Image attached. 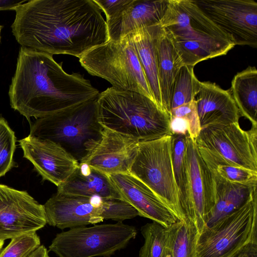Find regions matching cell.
<instances>
[{"label":"cell","instance_id":"cell-26","mask_svg":"<svg viewBox=\"0 0 257 257\" xmlns=\"http://www.w3.org/2000/svg\"><path fill=\"white\" fill-rule=\"evenodd\" d=\"M188 134L186 135H172L173 173L177 187L179 205L183 220H185L189 201L188 176L186 162V142Z\"/></svg>","mask_w":257,"mask_h":257},{"label":"cell","instance_id":"cell-20","mask_svg":"<svg viewBox=\"0 0 257 257\" xmlns=\"http://www.w3.org/2000/svg\"><path fill=\"white\" fill-rule=\"evenodd\" d=\"M57 192L85 197L122 199L109 175L84 163H79L72 175L57 187Z\"/></svg>","mask_w":257,"mask_h":257},{"label":"cell","instance_id":"cell-2","mask_svg":"<svg viewBox=\"0 0 257 257\" xmlns=\"http://www.w3.org/2000/svg\"><path fill=\"white\" fill-rule=\"evenodd\" d=\"M53 55L21 47L9 95L12 108L29 121L96 98L99 90L78 73L68 74Z\"/></svg>","mask_w":257,"mask_h":257},{"label":"cell","instance_id":"cell-5","mask_svg":"<svg viewBox=\"0 0 257 257\" xmlns=\"http://www.w3.org/2000/svg\"><path fill=\"white\" fill-rule=\"evenodd\" d=\"M97 98L36 119L29 135L56 143L83 163L101 141L104 130L98 120Z\"/></svg>","mask_w":257,"mask_h":257},{"label":"cell","instance_id":"cell-42","mask_svg":"<svg viewBox=\"0 0 257 257\" xmlns=\"http://www.w3.org/2000/svg\"><path fill=\"white\" fill-rule=\"evenodd\" d=\"M234 257H237L236 255Z\"/></svg>","mask_w":257,"mask_h":257},{"label":"cell","instance_id":"cell-14","mask_svg":"<svg viewBox=\"0 0 257 257\" xmlns=\"http://www.w3.org/2000/svg\"><path fill=\"white\" fill-rule=\"evenodd\" d=\"M23 157L33 165L44 180L57 187L78 167L79 163L55 143L30 135L19 141Z\"/></svg>","mask_w":257,"mask_h":257},{"label":"cell","instance_id":"cell-12","mask_svg":"<svg viewBox=\"0 0 257 257\" xmlns=\"http://www.w3.org/2000/svg\"><path fill=\"white\" fill-rule=\"evenodd\" d=\"M46 224L43 205L26 191L0 184V239L36 232Z\"/></svg>","mask_w":257,"mask_h":257},{"label":"cell","instance_id":"cell-21","mask_svg":"<svg viewBox=\"0 0 257 257\" xmlns=\"http://www.w3.org/2000/svg\"><path fill=\"white\" fill-rule=\"evenodd\" d=\"M154 41L162 105L170 114L173 85L183 65L170 35L160 25L154 27Z\"/></svg>","mask_w":257,"mask_h":257},{"label":"cell","instance_id":"cell-41","mask_svg":"<svg viewBox=\"0 0 257 257\" xmlns=\"http://www.w3.org/2000/svg\"><path fill=\"white\" fill-rule=\"evenodd\" d=\"M2 28H3V26L0 25V42H1V30H2Z\"/></svg>","mask_w":257,"mask_h":257},{"label":"cell","instance_id":"cell-6","mask_svg":"<svg viewBox=\"0 0 257 257\" xmlns=\"http://www.w3.org/2000/svg\"><path fill=\"white\" fill-rule=\"evenodd\" d=\"M79 62L89 74L105 79L111 87L140 93L155 101L129 35L119 41L109 40L92 48L79 58Z\"/></svg>","mask_w":257,"mask_h":257},{"label":"cell","instance_id":"cell-25","mask_svg":"<svg viewBox=\"0 0 257 257\" xmlns=\"http://www.w3.org/2000/svg\"><path fill=\"white\" fill-rule=\"evenodd\" d=\"M197 147L202 158L213 175L235 183L257 185V172L241 167L209 150Z\"/></svg>","mask_w":257,"mask_h":257},{"label":"cell","instance_id":"cell-19","mask_svg":"<svg viewBox=\"0 0 257 257\" xmlns=\"http://www.w3.org/2000/svg\"><path fill=\"white\" fill-rule=\"evenodd\" d=\"M194 101L201 128L238 122L240 113L229 90L201 82Z\"/></svg>","mask_w":257,"mask_h":257},{"label":"cell","instance_id":"cell-28","mask_svg":"<svg viewBox=\"0 0 257 257\" xmlns=\"http://www.w3.org/2000/svg\"><path fill=\"white\" fill-rule=\"evenodd\" d=\"M193 66L181 67L174 80L171 95V109L194 100L200 86Z\"/></svg>","mask_w":257,"mask_h":257},{"label":"cell","instance_id":"cell-15","mask_svg":"<svg viewBox=\"0 0 257 257\" xmlns=\"http://www.w3.org/2000/svg\"><path fill=\"white\" fill-rule=\"evenodd\" d=\"M101 198L57 192L44 206L47 223L64 229L102 222Z\"/></svg>","mask_w":257,"mask_h":257},{"label":"cell","instance_id":"cell-38","mask_svg":"<svg viewBox=\"0 0 257 257\" xmlns=\"http://www.w3.org/2000/svg\"><path fill=\"white\" fill-rule=\"evenodd\" d=\"M28 257H49L47 249L43 245H40Z\"/></svg>","mask_w":257,"mask_h":257},{"label":"cell","instance_id":"cell-32","mask_svg":"<svg viewBox=\"0 0 257 257\" xmlns=\"http://www.w3.org/2000/svg\"><path fill=\"white\" fill-rule=\"evenodd\" d=\"M101 217L122 222L140 216L139 212L129 203L122 199L101 198Z\"/></svg>","mask_w":257,"mask_h":257},{"label":"cell","instance_id":"cell-9","mask_svg":"<svg viewBox=\"0 0 257 257\" xmlns=\"http://www.w3.org/2000/svg\"><path fill=\"white\" fill-rule=\"evenodd\" d=\"M257 194L237 210L198 236L197 257H234L257 240Z\"/></svg>","mask_w":257,"mask_h":257},{"label":"cell","instance_id":"cell-39","mask_svg":"<svg viewBox=\"0 0 257 257\" xmlns=\"http://www.w3.org/2000/svg\"><path fill=\"white\" fill-rule=\"evenodd\" d=\"M162 257H172L170 251L167 246L164 251Z\"/></svg>","mask_w":257,"mask_h":257},{"label":"cell","instance_id":"cell-16","mask_svg":"<svg viewBox=\"0 0 257 257\" xmlns=\"http://www.w3.org/2000/svg\"><path fill=\"white\" fill-rule=\"evenodd\" d=\"M122 198L140 216L169 227L180 220L169 207L147 185L130 173L109 175Z\"/></svg>","mask_w":257,"mask_h":257},{"label":"cell","instance_id":"cell-22","mask_svg":"<svg viewBox=\"0 0 257 257\" xmlns=\"http://www.w3.org/2000/svg\"><path fill=\"white\" fill-rule=\"evenodd\" d=\"M212 175L214 185L215 204L204 229L214 226L257 194V185L235 183Z\"/></svg>","mask_w":257,"mask_h":257},{"label":"cell","instance_id":"cell-31","mask_svg":"<svg viewBox=\"0 0 257 257\" xmlns=\"http://www.w3.org/2000/svg\"><path fill=\"white\" fill-rule=\"evenodd\" d=\"M41 244L36 232L24 234L11 239L0 251V257H28Z\"/></svg>","mask_w":257,"mask_h":257},{"label":"cell","instance_id":"cell-13","mask_svg":"<svg viewBox=\"0 0 257 257\" xmlns=\"http://www.w3.org/2000/svg\"><path fill=\"white\" fill-rule=\"evenodd\" d=\"M186 162L189 201L185 220L192 223L198 235L204 230L214 206L212 175L202 158L195 142L187 136Z\"/></svg>","mask_w":257,"mask_h":257},{"label":"cell","instance_id":"cell-36","mask_svg":"<svg viewBox=\"0 0 257 257\" xmlns=\"http://www.w3.org/2000/svg\"><path fill=\"white\" fill-rule=\"evenodd\" d=\"M236 255L237 257H257V240L248 244Z\"/></svg>","mask_w":257,"mask_h":257},{"label":"cell","instance_id":"cell-34","mask_svg":"<svg viewBox=\"0 0 257 257\" xmlns=\"http://www.w3.org/2000/svg\"><path fill=\"white\" fill-rule=\"evenodd\" d=\"M101 11L104 13L108 22L122 12L132 0H93Z\"/></svg>","mask_w":257,"mask_h":257},{"label":"cell","instance_id":"cell-29","mask_svg":"<svg viewBox=\"0 0 257 257\" xmlns=\"http://www.w3.org/2000/svg\"><path fill=\"white\" fill-rule=\"evenodd\" d=\"M168 228L153 221L141 227L145 242L139 257H162L166 247Z\"/></svg>","mask_w":257,"mask_h":257},{"label":"cell","instance_id":"cell-8","mask_svg":"<svg viewBox=\"0 0 257 257\" xmlns=\"http://www.w3.org/2000/svg\"><path fill=\"white\" fill-rule=\"evenodd\" d=\"M129 173L150 188L183 220L173 173L172 135L139 142Z\"/></svg>","mask_w":257,"mask_h":257},{"label":"cell","instance_id":"cell-40","mask_svg":"<svg viewBox=\"0 0 257 257\" xmlns=\"http://www.w3.org/2000/svg\"><path fill=\"white\" fill-rule=\"evenodd\" d=\"M4 243H5V240L0 239V251L2 250V248L3 246V245H4Z\"/></svg>","mask_w":257,"mask_h":257},{"label":"cell","instance_id":"cell-10","mask_svg":"<svg viewBox=\"0 0 257 257\" xmlns=\"http://www.w3.org/2000/svg\"><path fill=\"white\" fill-rule=\"evenodd\" d=\"M197 147L217 153L243 168L257 172V125L245 131L238 122L201 128Z\"/></svg>","mask_w":257,"mask_h":257},{"label":"cell","instance_id":"cell-18","mask_svg":"<svg viewBox=\"0 0 257 257\" xmlns=\"http://www.w3.org/2000/svg\"><path fill=\"white\" fill-rule=\"evenodd\" d=\"M169 0H132L114 18L106 22L109 39L119 41L143 28L160 25Z\"/></svg>","mask_w":257,"mask_h":257},{"label":"cell","instance_id":"cell-11","mask_svg":"<svg viewBox=\"0 0 257 257\" xmlns=\"http://www.w3.org/2000/svg\"><path fill=\"white\" fill-rule=\"evenodd\" d=\"M234 45L257 47V3L252 0L194 1Z\"/></svg>","mask_w":257,"mask_h":257},{"label":"cell","instance_id":"cell-35","mask_svg":"<svg viewBox=\"0 0 257 257\" xmlns=\"http://www.w3.org/2000/svg\"><path fill=\"white\" fill-rule=\"evenodd\" d=\"M170 128L172 135H186L189 134L190 125L189 121L184 117L170 116Z\"/></svg>","mask_w":257,"mask_h":257},{"label":"cell","instance_id":"cell-24","mask_svg":"<svg viewBox=\"0 0 257 257\" xmlns=\"http://www.w3.org/2000/svg\"><path fill=\"white\" fill-rule=\"evenodd\" d=\"M240 114L257 125V70L249 66L237 73L229 89Z\"/></svg>","mask_w":257,"mask_h":257},{"label":"cell","instance_id":"cell-3","mask_svg":"<svg viewBox=\"0 0 257 257\" xmlns=\"http://www.w3.org/2000/svg\"><path fill=\"white\" fill-rule=\"evenodd\" d=\"M160 26L170 35L183 66L226 55L235 46L194 1L169 0Z\"/></svg>","mask_w":257,"mask_h":257},{"label":"cell","instance_id":"cell-23","mask_svg":"<svg viewBox=\"0 0 257 257\" xmlns=\"http://www.w3.org/2000/svg\"><path fill=\"white\" fill-rule=\"evenodd\" d=\"M155 27L139 29L128 35L134 42L154 100L155 103L163 109L155 48Z\"/></svg>","mask_w":257,"mask_h":257},{"label":"cell","instance_id":"cell-17","mask_svg":"<svg viewBox=\"0 0 257 257\" xmlns=\"http://www.w3.org/2000/svg\"><path fill=\"white\" fill-rule=\"evenodd\" d=\"M139 142L104 128L102 139L83 163L108 175L129 173Z\"/></svg>","mask_w":257,"mask_h":257},{"label":"cell","instance_id":"cell-37","mask_svg":"<svg viewBox=\"0 0 257 257\" xmlns=\"http://www.w3.org/2000/svg\"><path fill=\"white\" fill-rule=\"evenodd\" d=\"M26 0H0V10H15Z\"/></svg>","mask_w":257,"mask_h":257},{"label":"cell","instance_id":"cell-1","mask_svg":"<svg viewBox=\"0 0 257 257\" xmlns=\"http://www.w3.org/2000/svg\"><path fill=\"white\" fill-rule=\"evenodd\" d=\"M15 11L12 33L25 49L79 59L109 40L106 21L93 0H31Z\"/></svg>","mask_w":257,"mask_h":257},{"label":"cell","instance_id":"cell-7","mask_svg":"<svg viewBox=\"0 0 257 257\" xmlns=\"http://www.w3.org/2000/svg\"><path fill=\"white\" fill-rule=\"evenodd\" d=\"M137 233L134 226L122 222L77 227L57 233L49 248L59 257H109Z\"/></svg>","mask_w":257,"mask_h":257},{"label":"cell","instance_id":"cell-33","mask_svg":"<svg viewBox=\"0 0 257 257\" xmlns=\"http://www.w3.org/2000/svg\"><path fill=\"white\" fill-rule=\"evenodd\" d=\"M170 115V116L184 117L189 121L190 125L189 136L195 141L201 130L195 101L171 109Z\"/></svg>","mask_w":257,"mask_h":257},{"label":"cell","instance_id":"cell-30","mask_svg":"<svg viewBox=\"0 0 257 257\" xmlns=\"http://www.w3.org/2000/svg\"><path fill=\"white\" fill-rule=\"evenodd\" d=\"M16 148L15 133L0 114V178L15 166L14 154Z\"/></svg>","mask_w":257,"mask_h":257},{"label":"cell","instance_id":"cell-27","mask_svg":"<svg viewBox=\"0 0 257 257\" xmlns=\"http://www.w3.org/2000/svg\"><path fill=\"white\" fill-rule=\"evenodd\" d=\"M197 230L191 222L181 220L168 227L166 246L172 257H197Z\"/></svg>","mask_w":257,"mask_h":257},{"label":"cell","instance_id":"cell-4","mask_svg":"<svg viewBox=\"0 0 257 257\" xmlns=\"http://www.w3.org/2000/svg\"><path fill=\"white\" fill-rule=\"evenodd\" d=\"M97 104L98 120L105 128L139 142L172 135L170 114L142 94L110 87L99 93Z\"/></svg>","mask_w":257,"mask_h":257}]
</instances>
